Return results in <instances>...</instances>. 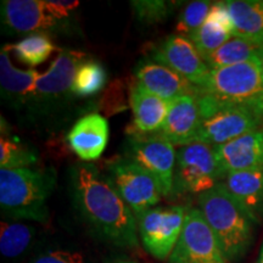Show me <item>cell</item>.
<instances>
[{
	"label": "cell",
	"mask_w": 263,
	"mask_h": 263,
	"mask_svg": "<svg viewBox=\"0 0 263 263\" xmlns=\"http://www.w3.org/2000/svg\"><path fill=\"white\" fill-rule=\"evenodd\" d=\"M70 174L74 209L91 232L117 248H137L139 240L136 216L106 176L89 162L74 164Z\"/></svg>",
	"instance_id": "1"
},
{
	"label": "cell",
	"mask_w": 263,
	"mask_h": 263,
	"mask_svg": "<svg viewBox=\"0 0 263 263\" xmlns=\"http://www.w3.org/2000/svg\"><path fill=\"white\" fill-rule=\"evenodd\" d=\"M200 211L215 233L229 262L242 259L255 239L256 223L221 182L199 195Z\"/></svg>",
	"instance_id": "2"
},
{
	"label": "cell",
	"mask_w": 263,
	"mask_h": 263,
	"mask_svg": "<svg viewBox=\"0 0 263 263\" xmlns=\"http://www.w3.org/2000/svg\"><path fill=\"white\" fill-rule=\"evenodd\" d=\"M55 170L0 171V209L11 221H49L48 200L55 188Z\"/></svg>",
	"instance_id": "3"
},
{
	"label": "cell",
	"mask_w": 263,
	"mask_h": 263,
	"mask_svg": "<svg viewBox=\"0 0 263 263\" xmlns=\"http://www.w3.org/2000/svg\"><path fill=\"white\" fill-rule=\"evenodd\" d=\"M200 127L196 141L216 146L257 130L263 123L258 115L249 108L226 103L213 95L200 91Z\"/></svg>",
	"instance_id": "4"
},
{
	"label": "cell",
	"mask_w": 263,
	"mask_h": 263,
	"mask_svg": "<svg viewBox=\"0 0 263 263\" xmlns=\"http://www.w3.org/2000/svg\"><path fill=\"white\" fill-rule=\"evenodd\" d=\"M201 90L226 103L249 108L263 120V71L259 61L211 70Z\"/></svg>",
	"instance_id": "5"
},
{
	"label": "cell",
	"mask_w": 263,
	"mask_h": 263,
	"mask_svg": "<svg viewBox=\"0 0 263 263\" xmlns=\"http://www.w3.org/2000/svg\"><path fill=\"white\" fill-rule=\"evenodd\" d=\"M226 178L215 156L213 146L195 143L177 151L172 194H202Z\"/></svg>",
	"instance_id": "6"
},
{
	"label": "cell",
	"mask_w": 263,
	"mask_h": 263,
	"mask_svg": "<svg viewBox=\"0 0 263 263\" xmlns=\"http://www.w3.org/2000/svg\"><path fill=\"white\" fill-rule=\"evenodd\" d=\"M170 263H229L200 209H189Z\"/></svg>",
	"instance_id": "7"
},
{
	"label": "cell",
	"mask_w": 263,
	"mask_h": 263,
	"mask_svg": "<svg viewBox=\"0 0 263 263\" xmlns=\"http://www.w3.org/2000/svg\"><path fill=\"white\" fill-rule=\"evenodd\" d=\"M182 206L155 207L136 217L141 242L157 259L168 258L176 248L185 219Z\"/></svg>",
	"instance_id": "8"
},
{
	"label": "cell",
	"mask_w": 263,
	"mask_h": 263,
	"mask_svg": "<svg viewBox=\"0 0 263 263\" xmlns=\"http://www.w3.org/2000/svg\"><path fill=\"white\" fill-rule=\"evenodd\" d=\"M106 178L136 217L160 201L161 193L153 177L127 157L111 161Z\"/></svg>",
	"instance_id": "9"
},
{
	"label": "cell",
	"mask_w": 263,
	"mask_h": 263,
	"mask_svg": "<svg viewBox=\"0 0 263 263\" xmlns=\"http://www.w3.org/2000/svg\"><path fill=\"white\" fill-rule=\"evenodd\" d=\"M126 157L153 177L161 195L172 194L177 153L170 141L157 134L154 137L132 136L126 143Z\"/></svg>",
	"instance_id": "10"
},
{
	"label": "cell",
	"mask_w": 263,
	"mask_h": 263,
	"mask_svg": "<svg viewBox=\"0 0 263 263\" xmlns=\"http://www.w3.org/2000/svg\"><path fill=\"white\" fill-rule=\"evenodd\" d=\"M154 60L173 70L193 85L203 89L210 77L209 66L192 39L183 34H173L161 43L154 51Z\"/></svg>",
	"instance_id": "11"
},
{
	"label": "cell",
	"mask_w": 263,
	"mask_h": 263,
	"mask_svg": "<svg viewBox=\"0 0 263 263\" xmlns=\"http://www.w3.org/2000/svg\"><path fill=\"white\" fill-rule=\"evenodd\" d=\"M3 29L8 34H33L57 31L62 25L41 0H4L0 6Z\"/></svg>",
	"instance_id": "12"
},
{
	"label": "cell",
	"mask_w": 263,
	"mask_h": 263,
	"mask_svg": "<svg viewBox=\"0 0 263 263\" xmlns=\"http://www.w3.org/2000/svg\"><path fill=\"white\" fill-rule=\"evenodd\" d=\"M200 127L197 95H183L170 101L168 114L157 136L172 145H189L196 141Z\"/></svg>",
	"instance_id": "13"
},
{
	"label": "cell",
	"mask_w": 263,
	"mask_h": 263,
	"mask_svg": "<svg viewBox=\"0 0 263 263\" xmlns=\"http://www.w3.org/2000/svg\"><path fill=\"white\" fill-rule=\"evenodd\" d=\"M219 167L230 173L263 167V129L250 132L236 139L213 146Z\"/></svg>",
	"instance_id": "14"
},
{
	"label": "cell",
	"mask_w": 263,
	"mask_h": 263,
	"mask_svg": "<svg viewBox=\"0 0 263 263\" xmlns=\"http://www.w3.org/2000/svg\"><path fill=\"white\" fill-rule=\"evenodd\" d=\"M84 52L64 49L51 62L49 70L41 74L35 84L33 100H57L72 93L74 74L84 60Z\"/></svg>",
	"instance_id": "15"
},
{
	"label": "cell",
	"mask_w": 263,
	"mask_h": 263,
	"mask_svg": "<svg viewBox=\"0 0 263 263\" xmlns=\"http://www.w3.org/2000/svg\"><path fill=\"white\" fill-rule=\"evenodd\" d=\"M134 73L141 87L167 101L183 95H199L201 91L177 72L153 60H141Z\"/></svg>",
	"instance_id": "16"
},
{
	"label": "cell",
	"mask_w": 263,
	"mask_h": 263,
	"mask_svg": "<svg viewBox=\"0 0 263 263\" xmlns=\"http://www.w3.org/2000/svg\"><path fill=\"white\" fill-rule=\"evenodd\" d=\"M108 133L106 118L99 114L85 115L68 132V145L81 160L90 162L103 155L107 145Z\"/></svg>",
	"instance_id": "17"
},
{
	"label": "cell",
	"mask_w": 263,
	"mask_h": 263,
	"mask_svg": "<svg viewBox=\"0 0 263 263\" xmlns=\"http://www.w3.org/2000/svg\"><path fill=\"white\" fill-rule=\"evenodd\" d=\"M226 186L256 226L263 222V167L226 177Z\"/></svg>",
	"instance_id": "18"
},
{
	"label": "cell",
	"mask_w": 263,
	"mask_h": 263,
	"mask_svg": "<svg viewBox=\"0 0 263 263\" xmlns=\"http://www.w3.org/2000/svg\"><path fill=\"white\" fill-rule=\"evenodd\" d=\"M130 106L138 132L141 134L156 133L166 120L170 101L150 93L137 82L132 85Z\"/></svg>",
	"instance_id": "19"
},
{
	"label": "cell",
	"mask_w": 263,
	"mask_h": 263,
	"mask_svg": "<svg viewBox=\"0 0 263 263\" xmlns=\"http://www.w3.org/2000/svg\"><path fill=\"white\" fill-rule=\"evenodd\" d=\"M10 44H5L0 52V85L2 97L12 104L26 103L34 93L41 74L35 70H18L10 60Z\"/></svg>",
	"instance_id": "20"
},
{
	"label": "cell",
	"mask_w": 263,
	"mask_h": 263,
	"mask_svg": "<svg viewBox=\"0 0 263 263\" xmlns=\"http://www.w3.org/2000/svg\"><path fill=\"white\" fill-rule=\"evenodd\" d=\"M233 24V37L263 45V2L258 0H228Z\"/></svg>",
	"instance_id": "21"
},
{
	"label": "cell",
	"mask_w": 263,
	"mask_h": 263,
	"mask_svg": "<svg viewBox=\"0 0 263 263\" xmlns=\"http://www.w3.org/2000/svg\"><path fill=\"white\" fill-rule=\"evenodd\" d=\"M263 45L233 37L211 54L202 57L210 70L227 67L250 61H259Z\"/></svg>",
	"instance_id": "22"
},
{
	"label": "cell",
	"mask_w": 263,
	"mask_h": 263,
	"mask_svg": "<svg viewBox=\"0 0 263 263\" xmlns=\"http://www.w3.org/2000/svg\"><path fill=\"white\" fill-rule=\"evenodd\" d=\"M37 228L18 221H2L0 252L6 258H18L34 245Z\"/></svg>",
	"instance_id": "23"
},
{
	"label": "cell",
	"mask_w": 263,
	"mask_h": 263,
	"mask_svg": "<svg viewBox=\"0 0 263 263\" xmlns=\"http://www.w3.org/2000/svg\"><path fill=\"white\" fill-rule=\"evenodd\" d=\"M107 73L104 66L95 60L83 61L76 71L72 94L87 98L100 93L106 84Z\"/></svg>",
	"instance_id": "24"
},
{
	"label": "cell",
	"mask_w": 263,
	"mask_h": 263,
	"mask_svg": "<svg viewBox=\"0 0 263 263\" xmlns=\"http://www.w3.org/2000/svg\"><path fill=\"white\" fill-rule=\"evenodd\" d=\"M20 61L28 66H38L50 57L57 47L45 33H33L16 44H10Z\"/></svg>",
	"instance_id": "25"
},
{
	"label": "cell",
	"mask_w": 263,
	"mask_h": 263,
	"mask_svg": "<svg viewBox=\"0 0 263 263\" xmlns=\"http://www.w3.org/2000/svg\"><path fill=\"white\" fill-rule=\"evenodd\" d=\"M38 162L37 151L26 144L2 133L0 139V167L5 170L29 168Z\"/></svg>",
	"instance_id": "26"
},
{
	"label": "cell",
	"mask_w": 263,
	"mask_h": 263,
	"mask_svg": "<svg viewBox=\"0 0 263 263\" xmlns=\"http://www.w3.org/2000/svg\"><path fill=\"white\" fill-rule=\"evenodd\" d=\"M189 38L192 39L201 57H206L232 39L233 33L223 26L206 18L205 24Z\"/></svg>",
	"instance_id": "27"
},
{
	"label": "cell",
	"mask_w": 263,
	"mask_h": 263,
	"mask_svg": "<svg viewBox=\"0 0 263 263\" xmlns=\"http://www.w3.org/2000/svg\"><path fill=\"white\" fill-rule=\"evenodd\" d=\"M211 6V3L203 2V0L192 2L186 5L177 24V31L192 37L194 33L205 24Z\"/></svg>",
	"instance_id": "28"
},
{
	"label": "cell",
	"mask_w": 263,
	"mask_h": 263,
	"mask_svg": "<svg viewBox=\"0 0 263 263\" xmlns=\"http://www.w3.org/2000/svg\"><path fill=\"white\" fill-rule=\"evenodd\" d=\"M29 263H87V259L77 250L49 249L39 252Z\"/></svg>",
	"instance_id": "29"
},
{
	"label": "cell",
	"mask_w": 263,
	"mask_h": 263,
	"mask_svg": "<svg viewBox=\"0 0 263 263\" xmlns=\"http://www.w3.org/2000/svg\"><path fill=\"white\" fill-rule=\"evenodd\" d=\"M134 11L140 21L154 24L162 21L168 14V6L164 2H132Z\"/></svg>",
	"instance_id": "30"
},
{
	"label": "cell",
	"mask_w": 263,
	"mask_h": 263,
	"mask_svg": "<svg viewBox=\"0 0 263 263\" xmlns=\"http://www.w3.org/2000/svg\"><path fill=\"white\" fill-rule=\"evenodd\" d=\"M44 5L51 16H54L59 21L64 22L78 8L80 3L71 2V0L70 2H67V0H60V2H58V0H55V2L54 0H48V2H44Z\"/></svg>",
	"instance_id": "31"
},
{
	"label": "cell",
	"mask_w": 263,
	"mask_h": 263,
	"mask_svg": "<svg viewBox=\"0 0 263 263\" xmlns=\"http://www.w3.org/2000/svg\"><path fill=\"white\" fill-rule=\"evenodd\" d=\"M256 263H263V244L261 246V251H259V256L257 258V261H256Z\"/></svg>",
	"instance_id": "32"
},
{
	"label": "cell",
	"mask_w": 263,
	"mask_h": 263,
	"mask_svg": "<svg viewBox=\"0 0 263 263\" xmlns=\"http://www.w3.org/2000/svg\"><path fill=\"white\" fill-rule=\"evenodd\" d=\"M259 64H261V67H262V71H263V49L261 51V55H259Z\"/></svg>",
	"instance_id": "33"
},
{
	"label": "cell",
	"mask_w": 263,
	"mask_h": 263,
	"mask_svg": "<svg viewBox=\"0 0 263 263\" xmlns=\"http://www.w3.org/2000/svg\"><path fill=\"white\" fill-rule=\"evenodd\" d=\"M112 263H136L133 261H117V262H112Z\"/></svg>",
	"instance_id": "34"
}]
</instances>
